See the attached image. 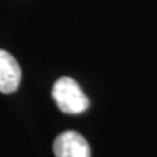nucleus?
Returning a JSON list of instances; mask_svg holds the SVG:
<instances>
[{
    "mask_svg": "<svg viewBox=\"0 0 157 157\" xmlns=\"http://www.w3.org/2000/svg\"><path fill=\"white\" fill-rule=\"evenodd\" d=\"M52 97L59 110L67 114H80L89 106V100L80 85L71 77H60L52 86Z\"/></svg>",
    "mask_w": 157,
    "mask_h": 157,
    "instance_id": "nucleus-1",
    "label": "nucleus"
},
{
    "mask_svg": "<svg viewBox=\"0 0 157 157\" xmlns=\"http://www.w3.org/2000/svg\"><path fill=\"white\" fill-rule=\"evenodd\" d=\"M55 157H90L88 141L76 131H66L54 141Z\"/></svg>",
    "mask_w": 157,
    "mask_h": 157,
    "instance_id": "nucleus-2",
    "label": "nucleus"
},
{
    "mask_svg": "<svg viewBox=\"0 0 157 157\" xmlns=\"http://www.w3.org/2000/svg\"><path fill=\"white\" fill-rule=\"evenodd\" d=\"M21 81V70L11 54L0 50V92L13 93Z\"/></svg>",
    "mask_w": 157,
    "mask_h": 157,
    "instance_id": "nucleus-3",
    "label": "nucleus"
}]
</instances>
